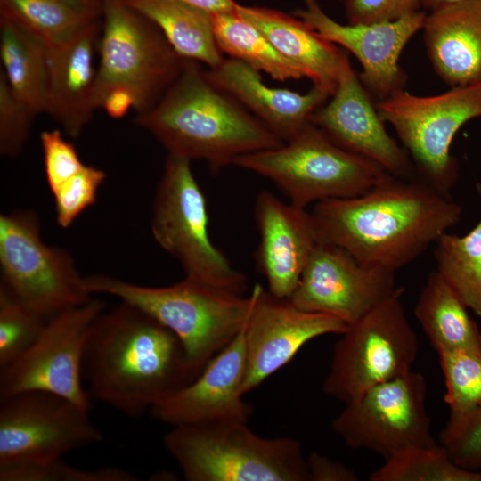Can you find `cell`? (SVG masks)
<instances>
[{"label": "cell", "mask_w": 481, "mask_h": 481, "mask_svg": "<svg viewBox=\"0 0 481 481\" xmlns=\"http://www.w3.org/2000/svg\"><path fill=\"white\" fill-rule=\"evenodd\" d=\"M461 214L451 196L394 176L362 195L315 203L311 211L320 242L393 273L417 259Z\"/></svg>", "instance_id": "1"}, {"label": "cell", "mask_w": 481, "mask_h": 481, "mask_svg": "<svg viewBox=\"0 0 481 481\" xmlns=\"http://www.w3.org/2000/svg\"><path fill=\"white\" fill-rule=\"evenodd\" d=\"M199 374L179 338L126 302L104 310L86 341L83 377L90 398L130 417L150 412Z\"/></svg>", "instance_id": "2"}, {"label": "cell", "mask_w": 481, "mask_h": 481, "mask_svg": "<svg viewBox=\"0 0 481 481\" xmlns=\"http://www.w3.org/2000/svg\"><path fill=\"white\" fill-rule=\"evenodd\" d=\"M135 122L168 154L206 161L217 173L242 155L284 142L235 99L213 85L197 61L184 59L178 77Z\"/></svg>", "instance_id": "3"}, {"label": "cell", "mask_w": 481, "mask_h": 481, "mask_svg": "<svg viewBox=\"0 0 481 481\" xmlns=\"http://www.w3.org/2000/svg\"><path fill=\"white\" fill-rule=\"evenodd\" d=\"M93 294L116 297L139 307L173 331L200 372L245 327L254 293L245 297L190 278L167 287H149L105 274L85 277Z\"/></svg>", "instance_id": "4"}, {"label": "cell", "mask_w": 481, "mask_h": 481, "mask_svg": "<svg viewBox=\"0 0 481 481\" xmlns=\"http://www.w3.org/2000/svg\"><path fill=\"white\" fill-rule=\"evenodd\" d=\"M163 444L187 481H308L298 441L263 437L244 421L174 426Z\"/></svg>", "instance_id": "5"}, {"label": "cell", "mask_w": 481, "mask_h": 481, "mask_svg": "<svg viewBox=\"0 0 481 481\" xmlns=\"http://www.w3.org/2000/svg\"><path fill=\"white\" fill-rule=\"evenodd\" d=\"M233 165L269 179L303 208L362 195L393 176L338 145L312 122L281 146L240 156Z\"/></svg>", "instance_id": "6"}, {"label": "cell", "mask_w": 481, "mask_h": 481, "mask_svg": "<svg viewBox=\"0 0 481 481\" xmlns=\"http://www.w3.org/2000/svg\"><path fill=\"white\" fill-rule=\"evenodd\" d=\"M99 64L94 105L119 91L130 95L134 110L152 108L182 70L184 59L160 30L124 0H102Z\"/></svg>", "instance_id": "7"}, {"label": "cell", "mask_w": 481, "mask_h": 481, "mask_svg": "<svg viewBox=\"0 0 481 481\" xmlns=\"http://www.w3.org/2000/svg\"><path fill=\"white\" fill-rule=\"evenodd\" d=\"M191 162L167 154L153 200L152 236L177 260L186 278L243 294L247 277L232 266L209 237L207 201Z\"/></svg>", "instance_id": "8"}, {"label": "cell", "mask_w": 481, "mask_h": 481, "mask_svg": "<svg viewBox=\"0 0 481 481\" xmlns=\"http://www.w3.org/2000/svg\"><path fill=\"white\" fill-rule=\"evenodd\" d=\"M376 107L382 120L395 131L417 179L451 196L459 175L452 143L466 123L481 118V83L453 86L430 96L404 88L377 102Z\"/></svg>", "instance_id": "9"}, {"label": "cell", "mask_w": 481, "mask_h": 481, "mask_svg": "<svg viewBox=\"0 0 481 481\" xmlns=\"http://www.w3.org/2000/svg\"><path fill=\"white\" fill-rule=\"evenodd\" d=\"M403 289L347 325L334 346L323 392L345 404L410 371L419 342L404 312Z\"/></svg>", "instance_id": "10"}, {"label": "cell", "mask_w": 481, "mask_h": 481, "mask_svg": "<svg viewBox=\"0 0 481 481\" xmlns=\"http://www.w3.org/2000/svg\"><path fill=\"white\" fill-rule=\"evenodd\" d=\"M1 283L45 320L92 299L70 254L45 244L37 214L0 216Z\"/></svg>", "instance_id": "11"}, {"label": "cell", "mask_w": 481, "mask_h": 481, "mask_svg": "<svg viewBox=\"0 0 481 481\" xmlns=\"http://www.w3.org/2000/svg\"><path fill=\"white\" fill-rule=\"evenodd\" d=\"M427 388L424 376L412 370L346 403L331 428L346 446L384 460L408 447L435 445Z\"/></svg>", "instance_id": "12"}, {"label": "cell", "mask_w": 481, "mask_h": 481, "mask_svg": "<svg viewBox=\"0 0 481 481\" xmlns=\"http://www.w3.org/2000/svg\"><path fill=\"white\" fill-rule=\"evenodd\" d=\"M105 308L103 301L92 298L48 319L35 342L1 369L0 398L44 391L90 410L91 398L82 385L84 353L93 325Z\"/></svg>", "instance_id": "13"}, {"label": "cell", "mask_w": 481, "mask_h": 481, "mask_svg": "<svg viewBox=\"0 0 481 481\" xmlns=\"http://www.w3.org/2000/svg\"><path fill=\"white\" fill-rule=\"evenodd\" d=\"M102 440L89 410L55 394L1 397L0 468L38 463Z\"/></svg>", "instance_id": "14"}, {"label": "cell", "mask_w": 481, "mask_h": 481, "mask_svg": "<svg viewBox=\"0 0 481 481\" xmlns=\"http://www.w3.org/2000/svg\"><path fill=\"white\" fill-rule=\"evenodd\" d=\"M396 289L395 273L363 264L344 249L319 241L289 300L302 310L331 314L349 325Z\"/></svg>", "instance_id": "15"}, {"label": "cell", "mask_w": 481, "mask_h": 481, "mask_svg": "<svg viewBox=\"0 0 481 481\" xmlns=\"http://www.w3.org/2000/svg\"><path fill=\"white\" fill-rule=\"evenodd\" d=\"M254 305L244 327L245 395L285 366L310 340L341 334L347 324L336 316L302 310L257 284Z\"/></svg>", "instance_id": "16"}, {"label": "cell", "mask_w": 481, "mask_h": 481, "mask_svg": "<svg viewBox=\"0 0 481 481\" xmlns=\"http://www.w3.org/2000/svg\"><path fill=\"white\" fill-rule=\"evenodd\" d=\"M294 15L324 39L343 46L360 62V80L377 102L404 89L406 75L399 65L400 55L411 38L421 30L425 12L409 13L393 21L341 24L324 12L316 0Z\"/></svg>", "instance_id": "17"}, {"label": "cell", "mask_w": 481, "mask_h": 481, "mask_svg": "<svg viewBox=\"0 0 481 481\" xmlns=\"http://www.w3.org/2000/svg\"><path fill=\"white\" fill-rule=\"evenodd\" d=\"M372 99L347 57L330 100L314 111L311 122L338 145L377 163L391 175L417 179L407 151L387 133Z\"/></svg>", "instance_id": "18"}, {"label": "cell", "mask_w": 481, "mask_h": 481, "mask_svg": "<svg viewBox=\"0 0 481 481\" xmlns=\"http://www.w3.org/2000/svg\"><path fill=\"white\" fill-rule=\"evenodd\" d=\"M246 373L244 328L200 374L174 395L150 411L158 420L174 426L226 421L248 422L253 412L242 394Z\"/></svg>", "instance_id": "19"}, {"label": "cell", "mask_w": 481, "mask_h": 481, "mask_svg": "<svg viewBox=\"0 0 481 481\" xmlns=\"http://www.w3.org/2000/svg\"><path fill=\"white\" fill-rule=\"evenodd\" d=\"M254 216L259 234L257 268L272 295L289 299L319 242L311 212L262 191L255 200Z\"/></svg>", "instance_id": "20"}, {"label": "cell", "mask_w": 481, "mask_h": 481, "mask_svg": "<svg viewBox=\"0 0 481 481\" xmlns=\"http://www.w3.org/2000/svg\"><path fill=\"white\" fill-rule=\"evenodd\" d=\"M208 79L228 94L286 142L311 122L330 95L314 86L306 94L266 86L259 71L233 59H224L205 71Z\"/></svg>", "instance_id": "21"}, {"label": "cell", "mask_w": 481, "mask_h": 481, "mask_svg": "<svg viewBox=\"0 0 481 481\" xmlns=\"http://www.w3.org/2000/svg\"><path fill=\"white\" fill-rule=\"evenodd\" d=\"M102 18V17H101ZM91 21L63 44L46 49L49 64V114L71 138L78 137L95 110L94 89L102 26Z\"/></svg>", "instance_id": "22"}, {"label": "cell", "mask_w": 481, "mask_h": 481, "mask_svg": "<svg viewBox=\"0 0 481 481\" xmlns=\"http://www.w3.org/2000/svg\"><path fill=\"white\" fill-rule=\"evenodd\" d=\"M421 30L428 60L445 85L481 83V0H464L429 11Z\"/></svg>", "instance_id": "23"}, {"label": "cell", "mask_w": 481, "mask_h": 481, "mask_svg": "<svg viewBox=\"0 0 481 481\" xmlns=\"http://www.w3.org/2000/svg\"><path fill=\"white\" fill-rule=\"evenodd\" d=\"M235 12L257 27L284 57L295 63L316 86L330 96L347 54L298 17L264 7L237 4Z\"/></svg>", "instance_id": "24"}, {"label": "cell", "mask_w": 481, "mask_h": 481, "mask_svg": "<svg viewBox=\"0 0 481 481\" xmlns=\"http://www.w3.org/2000/svg\"><path fill=\"white\" fill-rule=\"evenodd\" d=\"M124 1L154 24L182 58L209 69L223 61L210 12L179 0Z\"/></svg>", "instance_id": "25"}, {"label": "cell", "mask_w": 481, "mask_h": 481, "mask_svg": "<svg viewBox=\"0 0 481 481\" xmlns=\"http://www.w3.org/2000/svg\"><path fill=\"white\" fill-rule=\"evenodd\" d=\"M468 307L438 273H429L414 314L436 352L471 348L481 350V332Z\"/></svg>", "instance_id": "26"}, {"label": "cell", "mask_w": 481, "mask_h": 481, "mask_svg": "<svg viewBox=\"0 0 481 481\" xmlns=\"http://www.w3.org/2000/svg\"><path fill=\"white\" fill-rule=\"evenodd\" d=\"M0 56L11 90L37 115L47 113L49 64L45 46L23 29L0 17Z\"/></svg>", "instance_id": "27"}, {"label": "cell", "mask_w": 481, "mask_h": 481, "mask_svg": "<svg viewBox=\"0 0 481 481\" xmlns=\"http://www.w3.org/2000/svg\"><path fill=\"white\" fill-rule=\"evenodd\" d=\"M211 13V12H210ZM216 43L222 53L239 60L273 79L285 81L304 76L254 25L233 12L211 13Z\"/></svg>", "instance_id": "28"}, {"label": "cell", "mask_w": 481, "mask_h": 481, "mask_svg": "<svg viewBox=\"0 0 481 481\" xmlns=\"http://www.w3.org/2000/svg\"><path fill=\"white\" fill-rule=\"evenodd\" d=\"M0 17L10 20L51 49L102 15L63 0H0Z\"/></svg>", "instance_id": "29"}, {"label": "cell", "mask_w": 481, "mask_h": 481, "mask_svg": "<svg viewBox=\"0 0 481 481\" xmlns=\"http://www.w3.org/2000/svg\"><path fill=\"white\" fill-rule=\"evenodd\" d=\"M435 244L436 271L468 309L481 318V217L465 235L447 232Z\"/></svg>", "instance_id": "30"}, {"label": "cell", "mask_w": 481, "mask_h": 481, "mask_svg": "<svg viewBox=\"0 0 481 481\" xmlns=\"http://www.w3.org/2000/svg\"><path fill=\"white\" fill-rule=\"evenodd\" d=\"M371 481H481V471L458 466L443 445L412 446L372 471Z\"/></svg>", "instance_id": "31"}, {"label": "cell", "mask_w": 481, "mask_h": 481, "mask_svg": "<svg viewBox=\"0 0 481 481\" xmlns=\"http://www.w3.org/2000/svg\"><path fill=\"white\" fill-rule=\"evenodd\" d=\"M46 321L8 287L0 284V369L35 342Z\"/></svg>", "instance_id": "32"}, {"label": "cell", "mask_w": 481, "mask_h": 481, "mask_svg": "<svg viewBox=\"0 0 481 481\" xmlns=\"http://www.w3.org/2000/svg\"><path fill=\"white\" fill-rule=\"evenodd\" d=\"M445 381L444 402L450 412L481 404V350L459 348L437 352Z\"/></svg>", "instance_id": "33"}, {"label": "cell", "mask_w": 481, "mask_h": 481, "mask_svg": "<svg viewBox=\"0 0 481 481\" xmlns=\"http://www.w3.org/2000/svg\"><path fill=\"white\" fill-rule=\"evenodd\" d=\"M1 481H136L137 477L116 467L84 469L73 467L61 458L0 468Z\"/></svg>", "instance_id": "34"}, {"label": "cell", "mask_w": 481, "mask_h": 481, "mask_svg": "<svg viewBox=\"0 0 481 481\" xmlns=\"http://www.w3.org/2000/svg\"><path fill=\"white\" fill-rule=\"evenodd\" d=\"M439 440L458 466L481 471V404L466 411L450 412Z\"/></svg>", "instance_id": "35"}, {"label": "cell", "mask_w": 481, "mask_h": 481, "mask_svg": "<svg viewBox=\"0 0 481 481\" xmlns=\"http://www.w3.org/2000/svg\"><path fill=\"white\" fill-rule=\"evenodd\" d=\"M105 179L106 174L102 170L85 164L53 192L56 220L61 227H69L81 213L95 204L98 191Z\"/></svg>", "instance_id": "36"}, {"label": "cell", "mask_w": 481, "mask_h": 481, "mask_svg": "<svg viewBox=\"0 0 481 481\" xmlns=\"http://www.w3.org/2000/svg\"><path fill=\"white\" fill-rule=\"evenodd\" d=\"M37 114L11 90L0 70V154L12 158L23 149Z\"/></svg>", "instance_id": "37"}, {"label": "cell", "mask_w": 481, "mask_h": 481, "mask_svg": "<svg viewBox=\"0 0 481 481\" xmlns=\"http://www.w3.org/2000/svg\"><path fill=\"white\" fill-rule=\"evenodd\" d=\"M45 171L52 193L77 173L85 165L72 143L57 129L45 130L40 135Z\"/></svg>", "instance_id": "38"}, {"label": "cell", "mask_w": 481, "mask_h": 481, "mask_svg": "<svg viewBox=\"0 0 481 481\" xmlns=\"http://www.w3.org/2000/svg\"><path fill=\"white\" fill-rule=\"evenodd\" d=\"M346 14L348 23L393 21L420 11V0H348Z\"/></svg>", "instance_id": "39"}, {"label": "cell", "mask_w": 481, "mask_h": 481, "mask_svg": "<svg viewBox=\"0 0 481 481\" xmlns=\"http://www.w3.org/2000/svg\"><path fill=\"white\" fill-rule=\"evenodd\" d=\"M308 481H356L354 470L318 452L306 458Z\"/></svg>", "instance_id": "40"}, {"label": "cell", "mask_w": 481, "mask_h": 481, "mask_svg": "<svg viewBox=\"0 0 481 481\" xmlns=\"http://www.w3.org/2000/svg\"><path fill=\"white\" fill-rule=\"evenodd\" d=\"M208 12H227L235 11L237 3L233 0H179Z\"/></svg>", "instance_id": "41"}, {"label": "cell", "mask_w": 481, "mask_h": 481, "mask_svg": "<svg viewBox=\"0 0 481 481\" xmlns=\"http://www.w3.org/2000/svg\"><path fill=\"white\" fill-rule=\"evenodd\" d=\"M83 10L102 15V0H63Z\"/></svg>", "instance_id": "42"}, {"label": "cell", "mask_w": 481, "mask_h": 481, "mask_svg": "<svg viewBox=\"0 0 481 481\" xmlns=\"http://www.w3.org/2000/svg\"><path fill=\"white\" fill-rule=\"evenodd\" d=\"M464 0H420V7L428 9L429 11L445 5L448 4H452L456 2H461Z\"/></svg>", "instance_id": "43"}]
</instances>
